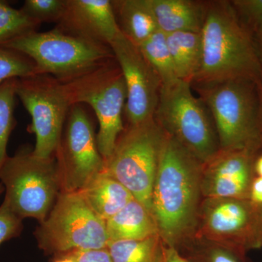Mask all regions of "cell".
<instances>
[{
    "instance_id": "obj_24",
    "label": "cell",
    "mask_w": 262,
    "mask_h": 262,
    "mask_svg": "<svg viewBox=\"0 0 262 262\" xmlns=\"http://www.w3.org/2000/svg\"><path fill=\"white\" fill-rule=\"evenodd\" d=\"M18 80H8L0 84V169L8 158L7 146L15 126V99Z\"/></svg>"
},
{
    "instance_id": "obj_35",
    "label": "cell",
    "mask_w": 262,
    "mask_h": 262,
    "mask_svg": "<svg viewBox=\"0 0 262 262\" xmlns=\"http://www.w3.org/2000/svg\"><path fill=\"white\" fill-rule=\"evenodd\" d=\"M55 262H75L73 260L71 259L70 258L66 257V256H61L57 258Z\"/></svg>"
},
{
    "instance_id": "obj_9",
    "label": "cell",
    "mask_w": 262,
    "mask_h": 262,
    "mask_svg": "<svg viewBox=\"0 0 262 262\" xmlns=\"http://www.w3.org/2000/svg\"><path fill=\"white\" fill-rule=\"evenodd\" d=\"M34 236L45 253L57 257L77 250L107 248L110 241L106 222L93 211L79 192H60Z\"/></svg>"
},
{
    "instance_id": "obj_31",
    "label": "cell",
    "mask_w": 262,
    "mask_h": 262,
    "mask_svg": "<svg viewBox=\"0 0 262 262\" xmlns=\"http://www.w3.org/2000/svg\"><path fill=\"white\" fill-rule=\"evenodd\" d=\"M249 200L262 206V177H256L253 179L250 190Z\"/></svg>"
},
{
    "instance_id": "obj_19",
    "label": "cell",
    "mask_w": 262,
    "mask_h": 262,
    "mask_svg": "<svg viewBox=\"0 0 262 262\" xmlns=\"http://www.w3.org/2000/svg\"><path fill=\"white\" fill-rule=\"evenodd\" d=\"M113 5L120 30L136 46L158 30L149 0H119Z\"/></svg>"
},
{
    "instance_id": "obj_2",
    "label": "cell",
    "mask_w": 262,
    "mask_h": 262,
    "mask_svg": "<svg viewBox=\"0 0 262 262\" xmlns=\"http://www.w3.org/2000/svg\"><path fill=\"white\" fill-rule=\"evenodd\" d=\"M201 34V63L192 84L261 80L253 32L241 21L231 2H208Z\"/></svg>"
},
{
    "instance_id": "obj_18",
    "label": "cell",
    "mask_w": 262,
    "mask_h": 262,
    "mask_svg": "<svg viewBox=\"0 0 262 262\" xmlns=\"http://www.w3.org/2000/svg\"><path fill=\"white\" fill-rule=\"evenodd\" d=\"M106 227L110 241H138L159 234L152 215L135 198L106 221Z\"/></svg>"
},
{
    "instance_id": "obj_17",
    "label": "cell",
    "mask_w": 262,
    "mask_h": 262,
    "mask_svg": "<svg viewBox=\"0 0 262 262\" xmlns=\"http://www.w3.org/2000/svg\"><path fill=\"white\" fill-rule=\"evenodd\" d=\"M79 192L93 211L105 222L134 199L126 187L104 171Z\"/></svg>"
},
{
    "instance_id": "obj_11",
    "label": "cell",
    "mask_w": 262,
    "mask_h": 262,
    "mask_svg": "<svg viewBox=\"0 0 262 262\" xmlns=\"http://www.w3.org/2000/svg\"><path fill=\"white\" fill-rule=\"evenodd\" d=\"M16 95L32 117L29 131L36 137L33 153L53 158L72 106L64 83L51 75H35L17 80Z\"/></svg>"
},
{
    "instance_id": "obj_16",
    "label": "cell",
    "mask_w": 262,
    "mask_h": 262,
    "mask_svg": "<svg viewBox=\"0 0 262 262\" xmlns=\"http://www.w3.org/2000/svg\"><path fill=\"white\" fill-rule=\"evenodd\" d=\"M158 30L165 34L177 32H201L208 2L194 0H149Z\"/></svg>"
},
{
    "instance_id": "obj_26",
    "label": "cell",
    "mask_w": 262,
    "mask_h": 262,
    "mask_svg": "<svg viewBox=\"0 0 262 262\" xmlns=\"http://www.w3.org/2000/svg\"><path fill=\"white\" fill-rule=\"evenodd\" d=\"M35 67L30 58L18 52L0 46V84L14 79L35 75Z\"/></svg>"
},
{
    "instance_id": "obj_36",
    "label": "cell",
    "mask_w": 262,
    "mask_h": 262,
    "mask_svg": "<svg viewBox=\"0 0 262 262\" xmlns=\"http://www.w3.org/2000/svg\"><path fill=\"white\" fill-rule=\"evenodd\" d=\"M258 86H259V92H260V98H261V110H262V76L261 80L258 82Z\"/></svg>"
},
{
    "instance_id": "obj_32",
    "label": "cell",
    "mask_w": 262,
    "mask_h": 262,
    "mask_svg": "<svg viewBox=\"0 0 262 262\" xmlns=\"http://www.w3.org/2000/svg\"><path fill=\"white\" fill-rule=\"evenodd\" d=\"M252 32L255 45H256V51H257L258 61H259L262 72V18L256 24V27L253 29Z\"/></svg>"
},
{
    "instance_id": "obj_27",
    "label": "cell",
    "mask_w": 262,
    "mask_h": 262,
    "mask_svg": "<svg viewBox=\"0 0 262 262\" xmlns=\"http://www.w3.org/2000/svg\"><path fill=\"white\" fill-rule=\"evenodd\" d=\"M66 8V0H27L21 10L34 21L59 23Z\"/></svg>"
},
{
    "instance_id": "obj_15",
    "label": "cell",
    "mask_w": 262,
    "mask_h": 262,
    "mask_svg": "<svg viewBox=\"0 0 262 262\" xmlns=\"http://www.w3.org/2000/svg\"><path fill=\"white\" fill-rule=\"evenodd\" d=\"M57 28L107 46L121 32L110 0H66L64 13Z\"/></svg>"
},
{
    "instance_id": "obj_29",
    "label": "cell",
    "mask_w": 262,
    "mask_h": 262,
    "mask_svg": "<svg viewBox=\"0 0 262 262\" xmlns=\"http://www.w3.org/2000/svg\"><path fill=\"white\" fill-rule=\"evenodd\" d=\"M231 3L241 21L252 32L262 18V0H234Z\"/></svg>"
},
{
    "instance_id": "obj_28",
    "label": "cell",
    "mask_w": 262,
    "mask_h": 262,
    "mask_svg": "<svg viewBox=\"0 0 262 262\" xmlns=\"http://www.w3.org/2000/svg\"><path fill=\"white\" fill-rule=\"evenodd\" d=\"M23 230V220L15 215L4 201L0 206V246L18 237Z\"/></svg>"
},
{
    "instance_id": "obj_14",
    "label": "cell",
    "mask_w": 262,
    "mask_h": 262,
    "mask_svg": "<svg viewBox=\"0 0 262 262\" xmlns=\"http://www.w3.org/2000/svg\"><path fill=\"white\" fill-rule=\"evenodd\" d=\"M259 155L247 149H220L202 165L203 198L249 200L251 184L256 177L255 161Z\"/></svg>"
},
{
    "instance_id": "obj_23",
    "label": "cell",
    "mask_w": 262,
    "mask_h": 262,
    "mask_svg": "<svg viewBox=\"0 0 262 262\" xmlns=\"http://www.w3.org/2000/svg\"><path fill=\"white\" fill-rule=\"evenodd\" d=\"M138 48L155 72L159 75L162 86L179 80L166 42V34L158 30Z\"/></svg>"
},
{
    "instance_id": "obj_3",
    "label": "cell",
    "mask_w": 262,
    "mask_h": 262,
    "mask_svg": "<svg viewBox=\"0 0 262 262\" xmlns=\"http://www.w3.org/2000/svg\"><path fill=\"white\" fill-rule=\"evenodd\" d=\"M259 81L237 79L193 84L214 122L220 149H247L262 154Z\"/></svg>"
},
{
    "instance_id": "obj_5",
    "label": "cell",
    "mask_w": 262,
    "mask_h": 262,
    "mask_svg": "<svg viewBox=\"0 0 262 262\" xmlns=\"http://www.w3.org/2000/svg\"><path fill=\"white\" fill-rule=\"evenodd\" d=\"M4 201L19 218L39 223L47 218L61 192L55 157L41 158L23 148L8 157L0 169Z\"/></svg>"
},
{
    "instance_id": "obj_6",
    "label": "cell",
    "mask_w": 262,
    "mask_h": 262,
    "mask_svg": "<svg viewBox=\"0 0 262 262\" xmlns=\"http://www.w3.org/2000/svg\"><path fill=\"white\" fill-rule=\"evenodd\" d=\"M192 84L178 80L163 85L155 122L202 163L220 150L213 117L205 103L194 97Z\"/></svg>"
},
{
    "instance_id": "obj_30",
    "label": "cell",
    "mask_w": 262,
    "mask_h": 262,
    "mask_svg": "<svg viewBox=\"0 0 262 262\" xmlns=\"http://www.w3.org/2000/svg\"><path fill=\"white\" fill-rule=\"evenodd\" d=\"M70 258L75 262H113L108 248L101 249L77 250L66 253L63 256Z\"/></svg>"
},
{
    "instance_id": "obj_4",
    "label": "cell",
    "mask_w": 262,
    "mask_h": 262,
    "mask_svg": "<svg viewBox=\"0 0 262 262\" xmlns=\"http://www.w3.org/2000/svg\"><path fill=\"white\" fill-rule=\"evenodd\" d=\"M3 47L30 58L36 75H51L63 82L115 58L110 46L72 35L57 27L49 32L28 33Z\"/></svg>"
},
{
    "instance_id": "obj_8",
    "label": "cell",
    "mask_w": 262,
    "mask_h": 262,
    "mask_svg": "<svg viewBox=\"0 0 262 262\" xmlns=\"http://www.w3.org/2000/svg\"><path fill=\"white\" fill-rule=\"evenodd\" d=\"M167 137L155 119L128 126L105 163V173L121 183L150 213L151 192Z\"/></svg>"
},
{
    "instance_id": "obj_12",
    "label": "cell",
    "mask_w": 262,
    "mask_h": 262,
    "mask_svg": "<svg viewBox=\"0 0 262 262\" xmlns=\"http://www.w3.org/2000/svg\"><path fill=\"white\" fill-rule=\"evenodd\" d=\"M55 158L61 192H80L104 171L94 125L81 104L71 106Z\"/></svg>"
},
{
    "instance_id": "obj_21",
    "label": "cell",
    "mask_w": 262,
    "mask_h": 262,
    "mask_svg": "<svg viewBox=\"0 0 262 262\" xmlns=\"http://www.w3.org/2000/svg\"><path fill=\"white\" fill-rule=\"evenodd\" d=\"M166 245L159 234L138 241H110L113 262H163Z\"/></svg>"
},
{
    "instance_id": "obj_10",
    "label": "cell",
    "mask_w": 262,
    "mask_h": 262,
    "mask_svg": "<svg viewBox=\"0 0 262 262\" xmlns=\"http://www.w3.org/2000/svg\"><path fill=\"white\" fill-rule=\"evenodd\" d=\"M194 236L247 253L262 248V206L250 200L205 198Z\"/></svg>"
},
{
    "instance_id": "obj_37",
    "label": "cell",
    "mask_w": 262,
    "mask_h": 262,
    "mask_svg": "<svg viewBox=\"0 0 262 262\" xmlns=\"http://www.w3.org/2000/svg\"><path fill=\"white\" fill-rule=\"evenodd\" d=\"M5 192V189L4 187H3V184H2L1 182H0V196L2 195V194H3V193Z\"/></svg>"
},
{
    "instance_id": "obj_1",
    "label": "cell",
    "mask_w": 262,
    "mask_h": 262,
    "mask_svg": "<svg viewBox=\"0 0 262 262\" xmlns=\"http://www.w3.org/2000/svg\"><path fill=\"white\" fill-rule=\"evenodd\" d=\"M202 165L168 135L155 177L151 213L158 234L168 247L179 248L195 232L201 189Z\"/></svg>"
},
{
    "instance_id": "obj_22",
    "label": "cell",
    "mask_w": 262,
    "mask_h": 262,
    "mask_svg": "<svg viewBox=\"0 0 262 262\" xmlns=\"http://www.w3.org/2000/svg\"><path fill=\"white\" fill-rule=\"evenodd\" d=\"M177 250L189 262H248L244 251L195 236Z\"/></svg>"
},
{
    "instance_id": "obj_34",
    "label": "cell",
    "mask_w": 262,
    "mask_h": 262,
    "mask_svg": "<svg viewBox=\"0 0 262 262\" xmlns=\"http://www.w3.org/2000/svg\"><path fill=\"white\" fill-rule=\"evenodd\" d=\"M254 170L256 177H262V154L255 161Z\"/></svg>"
},
{
    "instance_id": "obj_33",
    "label": "cell",
    "mask_w": 262,
    "mask_h": 262,
    "mask_svg": "<svg viewBox=\"0 0 262 262\" xmlns=\"http://www.w3.org/2000/svg\"><path fill=\"white\" fill-rule=\"evenodd\" d=\"M163 262H189L183 256L178 250L166 246L164 254Z\"/></svg>"
},
{
    "instance_id": "obj_20",
    "label": "cell",
    "mask_w": 262,
    "mask_h": 262,
    "mask_svg": "<svg viewBox=\"0 0 262 262\" xmlns=\"http://www.w3.org/2000/svg\"><path fill=\"white\" fill-rule=\"evenodd\" d=\"M166 42L177 77L192 84L201 63V32L170 33L166 34Z\"/></svg>"
},
{
    "instance_id": "obj_7",
    "label": "cell",
    "mask_w": 262,
    "mask_h": 262,
    "mask_svg": "<svg viewBox=\"0 0 262 262\" xmlns=\"http://www.w3.org/2000/svg\"><path fill=\"white\" fill-rule=\"evenodd\" d=\"M63 83L72 105L86 103L96 114L99 125L96 141L106 163L125 130L122 116L127 91L118 63L112 58Z\"/></svg>"
},
{
    "instance_id": "obj_25",
    "label": "cell",
    "mask_w": 262,
    "mask_h": 262,
    "mask_svg": "<svg viewBox=\"0 0 262 262\" xmlns=\"http://www.w3.org/2000/svg\"><path fill=\"white\" fill-rule=\"evenodd\" d=\"M39 25L21 9H15L8 3L0 1V46L15 38L34 32Z\"/></svg>"
},
{
    "instance_id": "obj_13",
    "label": "cell",
    "mask_w": 262,
    "mask_h": 262,
    "mask_svg": "<svg viewBox=\"0 0 262 262\" xmlns=\"http://www.w3.org/2000/svg\"><path fill=\"white\" fill-rule=\"evenodd\" d=\"M110 47L126 85L127 98L124 110L129 126L152 120L162 88L159 75L138 46L129 40L122 31Z\"/></svg>"
}]
</instances>
